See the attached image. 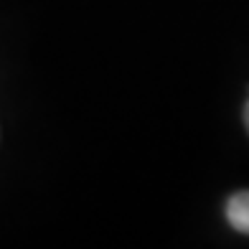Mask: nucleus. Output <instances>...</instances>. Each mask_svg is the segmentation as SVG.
Here are the masks:
<instances>
[{"label":"nucleus","instance_id":"obj_1","mask_svg":"<svg viewBox=\"0 0 249 249\" xmlns=\"http://www.w3.org/2000/svg\"><path fill=\"white\" fill-rule=\"evenodd\" d=\"M226 219L236 231L249 234V191H239L226 201Z\"/></svg>","mask_w":249,"mask_h":249},{"label":"nucleus","instance_id":"obj_2","mask_svg":"<svg viewBox=\"0 0 249 249\" xmlns=\"http://www.w3.org/2000/svg\"><path fill=\"white\" fill-rule=\"evenodd\" d=\"M244 124H247V132H249V102H247V107H244Z\"/></svg>","mask_w":249,"mask_h":249}]
</instances>
